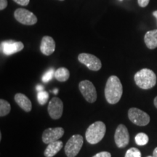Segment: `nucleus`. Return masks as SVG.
Returning <instances> with one entry per match:
<instances>
[{"instance_id":"obj_1","label":"nucleus","mask_w":157,"mask_h":157,"mask_svg":"<svg viewBox=\"0 0 157 157\" xmlns=\"http://www.w3.org/2000/svg\"><path fill=\"white\" fill-rule=\"evenodd\" d=\"M123 94V87L120 79L117 76L108 78L105 87V97L110 104H116L120 101Z\"/></svg>"},{"instance_id":"obj_6","label":"nucleus","mask_w":157,"mask_h":157,"mask_svg":"<svg viewBox=\"0 0 157 157\" xmlns=\"http://www.w3.org/2000/svg\"><path fill=\"white\" fill-rule=\"evenodd\" d=\"M80 92L85 100L90 103H93L97 100V92L94 84L89 80H84L78 84Z\"/></svg>"},{"instance_id":"obj_33","label":"nucleus","mask_w":157,"mask_h":157,"mask_svg":"<svg viewBox=\"0 0 157 157\" xmlns=\"http://www.w3.org/2000/svg\"><path fill=\"white\" fill-rule=\"evenodd\" d=\"M60 1H64V0H60Z\"/></svg>"},{"instance_id":"obj_14","label":"nucleus","mask_w":157,"mask_h":157,"mask_svg":"<svg viewBox=\"0 0 157 157\" xmlns=\"http://www.w3.org/2000/svg\"><path fill=\"white\" fill-rule=\"evenodd\" d=\"M15 101L25 112H30L32 109V104L29 98L22 93H17L15 95Z\"/></svg>"},{"instance_id":"obj_21","label":"nucleus","mask_w":157,"mask_h":157,"mask_svg":"<svg viewBox=\"0 0 157 157\" xmlns=\"http://www.w3.org/2000/svg\"><path fill=\"white\" fill-rule=\"evenodd\" d=\"M124 157H141V153L136 148H131L127 151Z\"/></svg>"},{"instance_id":"obj_2","label":"nucleus","mask_w":157,"mask_h":157,"mask_svg":"<svg viewBox=\"0 0 157 157\" xmlns=\"http://www.w3.org/2000/svg\"><path fill=\"white\" fill-rule=\"evenodd\" d=\"M135 83L143 90L151 89L156 85V76L152 70L143 68L135 74Z\"/></svg>"},{"instance_id":"obj_15","label":"nucleus","mask_w":157,"mask_h":157,"mask_svg":"<svg viewBox=\"0 0 157 157\" xmlns=\"http://www.w3.org/2000/svg\"><path fill=\"white\" fill-rule=\"evenodd\" d=\"M62 141L57 140L49 143L48 147L45 149L44 155L45 157H53L55 155H56L63 148Z\"/></svg>"},{"instance_id":"obj_34","label":"nucleus","mask_w":157,"mask_h":157,"mask_svg":"<svg viewBox=\"0 0 157 157\" xmlns=\"http://www.w3.org/2000/svg\"><path fill=\"white\" fill-rule=\"evenodd\" d=\"M120 1H122V0H120Z\"/></svg>"},{"instance_id":"obj_4","label":"nucleus","mask_w":157,"mask_h":157,"mask_svg":"<svg viewBox=\"0 0 157 157\" xmlns=\"http://www.w3.org/2000/svg\"><path fill=\"white\" fill-rule=\"evenodd\" d=\"M84 138L80 135H74L70 137L65 146V153L68 157H75L83 146Z\"/></svg>"},{"instance_id":"obj_30","label":"nucleus","mask_w":157,"mask_h":157,"mask_svg":"<svg viewBox=\"0 0 157 157\" xmlns=\"http://www.w3.org/2000/svg\"><path fill=\"white\" fill-rule=\"evenodd\" d=\"M153 15H154V16L156 17V18L157 19V10H156V11H154V13H153Z\"/></svg>"},{"instance_id":"obj_10","label":"nucleus","mask_w":157,"mask_h":157,"mask_svg":"<svg viewBox=\"0 0 157 157\" xmlns=\"http://www.w3.org/2000/svg\"><path fill=\"white\" fill-rule=\"evenodd\" d=\"M48 110L49 115L52 119H60L63 111V103L59 98H52L49 103Z\"/></svg>"},{"instance_id":"obj_31","label":"nucleus","mask_w":157,"mask_h":157,"mask_svg":"<svg viewBox=\"0 0 157 157\" xmlns=\"http://www.w3.org/2000/svg\"><path fill=\"white\" fill-rule=\"evenodd\" d=\"M58 89H56V90H53V93H54L55 94L58 93Z\"/></svg>"},{"instance_id":"obj_23","label":"nucleus","mask_w":157,"mask_h":157,"mask_svg":"<svg viewBox=\"0 0 157 157\" xmlns=\"http://www.w3.org/2000/svg\"><path fill=\"white\" fill-rule=\"evenodd\" d=\"M93 157H111V154L109 152L107 151H102L100 153H98L97 154H95V156Z\"/></svg>"},{"instance_id":"obj_11","label":"nucleus","mask_w":157,"mask_h":157,"mask_svg":"<svg viewBox=\"0 0 157 157\" xmlns=\"http://www.w3.org/2000/svg\"><path fill=\"white\" fill-rule=\"evenodd\" d=\"M24 48V44L21 42L14 40H7L1 42V51L6 56H11L20 52Z\"/></svg>"},{"instance_id":"obj_19","label":"nucleus","mask_w":157,"mask_h":157,"mask_svg":"<svg viewBox=\"0 0 157 157\" xmlns=\"http://www.w3.org/2000/svg\"><path fill=\"white\" fill-rule=\"evenodd\" d=\"M135 140L137 145L143 146H145V145H146L147 143H148L149 138H148V136L146 134V133L140 132L138 133V134H137L136 136H135Z\"/></svg>"},{"instance_id":"obj_20","label":"nucleus","mask_w":157,"mask_h":157,"mask_svg":"<svg viewBox=\"0 0 157 157\" xmlns=\"http://www.w3.org/2000/svg\"><path fill=\"white\" fill-rule=\"evenodd\" d=\"M49 99V93L47 91L42 90V91L38 92L37 94V100H38L39 103L41 105H44L47 103Z\"/></svg>"},{"instance_id":"obj_25","label":"nucleus","mask_w":157,"mask_h":157,"mask_svg":"<svg viewBox=\"0 0 157 157\" xmlns=\"http://www.w3.org/2000/svg\"><path fill=\"white\" fill-rule=\"evenodd\" d=\"M149 2H150V0H137L138 5H140L141 7H146V6H148Z\"/></svg>"},{"instance_id":"obj_8","label":"nucleus","mask_w":157,"mask_h":157,"mask_svg":"<svg viewBox=\"0 0 157 157\" xmlns=\"http://www.w3.org/2000/svg\"><path fill=\"white\" fill-rule=\"evenodd\" d=\"M78 60L80 63L84 64L90 70L97 71L102 67L101 60L95 56L89 53H81L78 55Z\"/></svg>"},{"instance_id":"obj_12","label":"nucleus","mask_w":157,"mask_h":157,"mask_svg":"<svg viewBox=\"0 0 157 157\" xmlns=\"http://www.w3.org/2000/svg\"><path fill=\"white\" fill-rule=\"evenodd\" d=\"M64 135V129L62 127H55V128L46 129L43 132L42 141L45 144L58 140Z\"/></svg>"},{"instance_id":"obj_32","label":"nucleus","mask_w":157,"mask_h":157,"mask_svg":"<svg viewBox=\"0 0 157 157\" xmlns=\"http://www.w3.org/2000/svg\"><path fill=\"white\" fill-rule=\"evenodd\" d=\"M147 157H154V156H147Z\"/></svg>"},{"instance_id":"obj_9","label":"nucleus","mask_w":157,"mask_h":157,"mask_svg":"<svg viewBox=\"0 0 157 157\" xmlns=\"http://www.w3.org/2000/svg\"><path fill=\"white\" fill-rule=\"evenodd\" d=\"M115 143L118 148H124L129 142V134L127 127L119 124L117 127L114 134Z\"/></svg>"},{"instance_id":"obj_3","label":"nucleus","mask_w":157,"mask_h":157,"mask_svg":"<svg viewBox=\"0 0 157 157\" xmlns=\"http://www.w3.org/2000/svg\"><path fill=\"white\" fill-rule=\"evenodd\" d=\"M106 132V126L103 121H98L88 127L85 133L86 140L90 144H97L102 140Z\"/></svg>"},{"instance_id":"obj_28","label":"nucleus","mask_w":157,"mask_h":157,"mask_svg":"<svg viewBox=\"0 0 157 157\" xmlns=\"http://www.w3.org/2000/svg\"><path fill=\"white\" fill-rule=\"evenodd\" d=\"M153 156H154V157H157V147L154 150V152H153Z\"/></svg>"},{"instance_id":"obj_16","label":"nucleus","mask_w":157,"mask_h":157,"mask_svg":"<svg viewBox=\"0 0 157 157\" xmlns=\"http://www.w3.org/2000/svg\"><path fill=\"white\" fill-rule=\"evenodd\" d=\"M144 41L146 47L151 50L157 48V29L149 31L146 33L144 37Z\"/></svg>"},{"instance_id":"obj_26","label":"nucleus","mask_w":157,"mask_h":157,"mask_svg":"<svg viewBox=\"0 0 157 157\" xmlns=\"http://www.w3.org/2000/svg\"><path fill=\"white\" fill-rule=\"evenodd\" d=\"M7 0H0V10H3L7 7Z\"/></svg>"},{"instance_id":"obj_29","label":"nucleus","mask_w":157,"mask_h":157,"mask_svg":"<svg viewBox=\"0 0 157 157\" xmlns=\"http://www.w3.org/2000/svg\"><path fill=\"white\" fill-rule=\"evenodd\" d=\"M154 105L156 106V108L157 109V96L156 98H155V99L154 101Z\"/></svg>"},{"instance_id":"obj_27","label":"nucleus","mask_w":157,"mask_h":157,"mask_svg":"<svg viewBox=\"0 0 157 157\" xmlns=\"http://www.w3.org/2000/svg\"><path fill=\"white\" fill-rule=\"evenodd\" d=\"M44 87H43L42 85H40V84H39V85L36 86V90L38 92H40V91H42V90H44Z\"/></svg>"},{"instance_id":"obj_7","label":"nucleus","mask_w":157,"mask_h":157,"mask_svg":"<svg viewBox=\"0 0 157 157\" xmlns=\"http://www.w3.org/2000/svg\"><path fill=\"white\" fill-rule=\"evenodd\" d=\"M15 18L23 25H32L36 24L37 17L32 12L23 8H18L14 13Z\"/></svg>"},{"instance_id":"obj_17","label":"nucleus","mask_w":157,"mask_h":157,"mask_svg":"<svg viewBox=\"0 0 157 157\" xmlns=\"http://www.w3.org/2000/svg\"><path fill=\"white\" fill-rule=\"evenodd\" d=\"M70 72L66 68H59L55 71L54 77L59 82H66L69 78Z\"/></svg>"},{"instance_id":"obj_5","label":"nucleus","mask_w":157,"mask_h":157,"mask_svg":"<svg viewBox=\"0 0 157 157\" xmlns=\"http://www.w3.org/2000/svg\"><path fill=\"white\" fill-rule=\"evenodd\" d=\"M128 117L129 120L137 126H146L150 122V117L148 113L137 108L129 109Z\"/></svg>"},{"instance_id":"obj_24","label":"nucleus","mask_w":157,"mask_h":157,"mask_svg":"<svg viewBox=\"0 0 157 157\" xmlns=\"http://www.w3.org/2000/svg\"><path fill=\"white\" fill-rule=\"evenodd\" d=\"M13 1L21 6H27L29 4L30 0H13Z\"/></svg>"},{"instance_id":"obj_13","label":"nucleus","mask_w":157,"mask_h":157,"mask_svg":"<svg viewBox=\"0 0 157 157\" xmlns=\"http://www.w3.org/2000/svg\"><path fill=\"white\" fill-rule=\"evenodd\" d=\"M40 50L44 56H50L56 50V42L53 38L49 36H44L42 39Z\"/></svg>"},{"instance_id":"obj_22","label":"nucleus","mask_w":157,"mask_h":157,"mask_svg":"<svg viewBox=\"0 0 157 157\" xmlns=\"http://www.w3.org/2000/svg\"><path fill=\"white\" fill-rule=\"evenodd\" d=\"M55 71L54 68H50L48 71L45 73L42 76V81L45 82V83H48V82H50L52 79V77L55 76Z\"/></svg>"},{"instance_id":"obj_18","label":"nucleus","mask_w":157,"mask_h":157,"mask_svg":"<svg viewBox=\"0 0 157 157\" xmlns=\"http://www.w3.org/2000/svg\"><path fill=\"white\" fill-rule=\"evenodd\" d=\"M10 104L5 100H0V117H3L10 112Z\"/></svg>"}]
</instances>
